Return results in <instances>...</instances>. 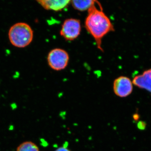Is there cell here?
Instances as JSON below:
<instances>
[{"instance_id":"cell-1","label":"cell","mask_w":151,"mask_h":151,"mask_svg":"<svg viewBox=\"0 0 151 151\" xmlns=\"http://www.w3.org/2000/svg\"><path fill=\"white\" fill-rule=\"evenodd\" d=\"M85 26L87 31L94 38L97 48L103 51L102 39L109 32L114 31V28L110 19L103 12L101 4L97 1L88 10Z\"/></svg>"},{"instance_id":"cell-2","label":"cell","mask_w":151,"mask_h":151,"mask_svg":"<svg viewBox=\"0 0 151 151\" xmlns=\"http://www.w3.org/2000/svg\"><path fill=\"white\" fill-rule=\"evenodd\" d=\"M9 38L11 43L14 46L23 48L31 43L33 38V31L27 24L17 23L10 29Z\"/></svg>"},{"instance_id":"cell-3","label":"cell","mask_w":151,"mask_h":151,"mask_svg":"<svg viewBox=\"0 0 151 151\" xmlns=\"http://www.w3.org/2000/svg\"><path fill=\"white\" fill-rule=\"evenodd\" d=\"M69 60L68 53L61 48H55L49 52L47 63L50 67L55 70H61L67 67Z\"/></svg>"},{"instance_id":"cell-4","label":"cell","mask_w":151,"mask_h":151,"mask_svg":"<svg viewBox=\"0 0 151 151\" xmlns=\"http://www.w3.org/2000/svg\"><path fill=\"white\" fill-rule=\"evenodd\" d=\"M81 24L78 19H67L63 24L60 35L66 40L72 41L76 39L80 35Z\"/></svg>"},{"instance_id":"cell-5","label":"cell","mask_w":151,"mask_h":151,"mask_svg":"<svg viewBox=\"0 0 151 151\" xmlns=\"http://www.w3.org/2000/svg\"><path fill=\"white\" fill-rule=\"evenodd\" d=\"M113 88L114 93L117 96L121 97H127L133 91V83L128 77L120 76L114 80Z\"/></svg>"},{"instance_id":"cell-6","label":"cell","mask_w":151,"mask_h":151,"mask_svg":"<svg viewBox=\"0 0 151 151\" xmlns=\"http://www.w3.org/2000/svg\"><path fill=\"white\" fill-rule=\"evenodd\" d=\"M132 83L135 86L146 89L151 93V68L144 71L141 75L135 76Z\"/></svg>"},{"instance_id":"cell-7","label":"cell","mask_w":151,"mask_h":151,"mask_svg":"<svg viewBox=\"0 0 151 151\" xmlns=\"http://www.w3.org/2000/svg\"><path fill=\"white\" fill-rule=\"evenodd\" d=\"M37 2L44 9L47 10L58 12L62 10L69 5L70 1L68 0H40Z\"/></svg>"},{"instance_id":"cell-8","label":"cell","mask_w":151,"mask_h":151,"mask_svg":"<svg viewBox=\"0 0 151 151\" xmlns=\"http://www.w3.org/2000/svg\"><path fill=\"white\" fill-rule=\"evenodd\" d=\"M96 1H71L72 6L75 9L79 11L88 10L96 2Z\"/></svg>"},{"instance_id":"cell-9","label":"cell","mask_w":151,"mask_h":151,"mask_svg":"<svg viewBox=\"0 0 151 151\" xmlns=\"http://www.w3.org/2000/svg\"><path fill=\"white\" fill-rule=\"evenodd\" d=\"M17 151H39L36 144L31 142H25L18 146Z\"/></svg>"},{"instance_id":"cell-10","label":"cell","mask_w":151,"mask_h":151,"mask_svg":"<svg viewBox=\"0 0 151 151\" xmlns=\"http://www.w3.org/2000/svg\"><path fill=\"white\" fill-rule=\"evenodd\" d=\"M55 151H70L67 148L65 147H61L58 148V149H57Z\"/></svg>"}]
</instances>
